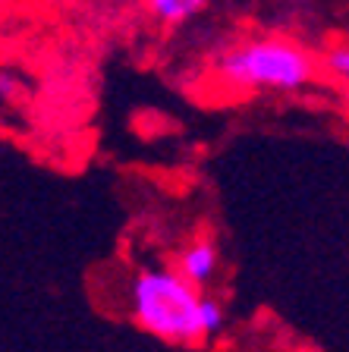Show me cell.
<instances>
[{"label":"cell","mask_w":349,"mask_h":352,"mask_svg":"<svg viewBox=\"0 0 349 352\" xmlns=\"http://www.w3.org/2000/svg\"><path fill=\"white\" fill-rule=\"evenodd\" d=\"M218 264H220L218 245L211 239H198L182 249V255L176 258V271H180V277L186 283H192L195 289H204L218 274Z\"/></svg>","instance_id":"3957f363"},{"label":"cell","mask_w":349,"mask_h":352,"mask_svg":"<svg viewBox=\"0 0 349 352\" xmlns=\"http://www.w3.org/2000/svg\"><path fill=\"white\" fill-rule=\"evenodd\" d=\"M224 321H226V315H224V308H220V302L202 296V299H198V324H202L204 340L214 337V333H220Z\"/></svg>","instance_id":"5b68a950"},{"label":"cell","mask_w":349,"mask_h":352,"mask_svg":"<svg viewBox=\"0 0 349 352\" xmlns=\"http://www.w3.org/2000/svg\"><path fill=\"white\" fill-rule=\"evenodd\" d=\"M198 299L202 289L186 283L176 267H145L129 283L132 321L164 343L195 346L204 340Z\"/></svg>","instance_id":"6da1fadb"},{"label":"cell","mask_w":349,"mask_h":352,"mask_svg":"<svg viewBox=\"0 0 349 352\" xmlns=\"http://www.w3.org/2000/svg\"><path fill=\"white\" fill-rule=\"evenodd\" d=\"M148 10L167 25H180V22L192 19L195 13H202L208 0H145Z\"/></svg>","instance_id":"277c9868"},{"label":"cell","mask_w":349,"mask_h":352,"mask_svg":"<svg viewBox=\"0 0 349 352\" xmlns=\"http://www.w3.org/2000/svg\"><path fill=\"white\" fill-rule=\"evenodd\" d=\"M324 66H328L334 76H340V79H349V44H334V47H328Z\"/></svg>","instance_id":"8992f818"},{"label":"cell","mask_w":349,"mask_h":352,"mask_svg":"<svg viewBox=\"0 0 349 352\" xmlns=\"http://www.w3.org/2000/svg\"><path fill=\"white\" fill-rule=\"evenodd\" d=\"M218 73L226 85L246 91H296L315 79V60L286 38H258L230 47Z\"/></svg>","instance_id":"7a4b0ae2"}]
</instances>
